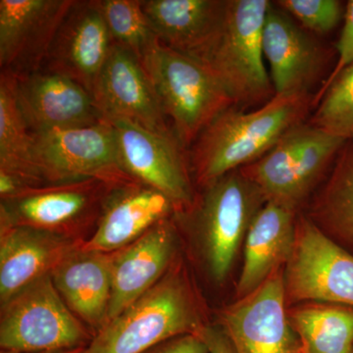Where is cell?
Listing matches in <instances>:
<instances>
[{"mask_svg": "<svg viewBox=\"0 0 353 353\" xmlns=\"http://www.w3.org/2000/svg\"><path fill=\"white\" fill-rule=\"evenodd\" d=\"M314 99L310 92L275 95L253 111L232 106L221 113L188 150L197 187L264 157L290 130L304 123Z\"/></svg>", "mask_w": 353, "mask_h": 353, "instance_id": "obj_1", "label": "cell"}, {"mask_svg": "<svg viewBox=\"0 0 353 353\" xmlns=\"http://www.w3.org/2000/svg\"><path fill=\"white\" fill-rule=\"evenodd\" d=\"M208 324L201 296L179 256L157 284L106 323L85 353H141L169 339L199 334Z\"/></svg>", "mask_w": 353, "mask_h": 353, "instance_id": "obj_2", "label": "cell"}, {"mask_svg": "<svg viewBox=\"0 0 353 353\" xmlns=\"http://www.w3.org/2000/svg\"><path fill=\"white\" fill-rule=\"evenodd\" d=\"M192 205L174 215L199 240L209 277L221 284L231 273L255 216L267 201L241 169L201 188Z\"/></svg>", "mask_w": 353, "mask_h": 353, "instance_id": "obj_3", "label": "cell"}, {"mask_svg": "<svg viewBox=\"0 0 353 353\" xmlns=\"http://www.w3.org/2000/svg\"><path fill=\"white\" fill-rule=\"evenodd\" d=\"M270 6L268 0H227L217 32L194 58L219 81L236 108L264 105L275 97L262 46Z\"/></svg>", "mask_w": 353, "mask_h": 353, "instance_id": "obj_4", "label": "cell"}, {"mask_svg": "<svg viewBox=\"0 0 353 353\" xmlns=\"http://www.w3.org/2000/svg\"><path fill=\"white\" fill-rule=\"evenodd\" d=\"M141 63L187 152L217 116L234 106L226 90L201 62L159 41Z\"/></svg>", "mask_w": 353, "mask_h": 353, "instance_id": "obj_5", "label": "cell"}, {"mask_svg": "<svg viewBox=\"0 0 353 353\" xmlns=\"http://www.w3.org/2000/svg\"><path fill=\"white\" fill-rule=\"evenodd\" d=\"M347 141L303 123L264 157L241 170L261 190L267 201L297 212Z\"/></svg>", "mask_w": 353, "mask_h": 353, "instance_id": "obj_6", "label": "cell"}, {"mask_svg": "<svg viewBox=\"0 0 353 353\" xmlns=\"http://www.w3.org/2000/svg\"><path fill=\"white\" fill-rule=\"evenodd\" d=\"M94 334L43 276L1 304V352L37 353L88 347Z\"/></svg>", "mask_w": 353, "mask_h": 353, "instance_id": "obj_7", "label": "cell"}, {"mask_svg": "<svg viewBox=\"0 0 353 353\" xmlns=\"http://www.w3.org/2000/svg\"><path fill=\"white\" fill-rule=\"evenodd\" d=\"M116 187L88 179L27 188L0 201V229L31 227L85 241L83 234L94 231L104 202Z\"/></svg>", "mask_w": 353, "mask_h": 353, "instance_id": "obj_8", "label": "cell"}, {"mask_svg": "<svg viewBox=\"0 0 353 353\" xmlns=\"http://www.w3.org/2000/svg\"><path fill=\"white\" fill-rule=\"evenodd\" d=\"M31 134L34 166L43 185L88 179L115 185L136 182L121 167L115 131L106 119Z\"/></svg>", "mask_w": 353, "mask_h": 353, "instance_id": "obj_9", "label": "cell"}, {"mask_svg": "<svg viewBox=\"0 0 353 353\" xmlns=\"http://www.w3.org/2000/svg\"><path fill=\"white\" fill-rule=\"evenodd\" d=\"M288 307L304 303L353 307V255L297 214L296 240L284 269Z\"/></svg>", "mask_w": 353, "mask_h": 353, "instance_id": "obj_10", "label": "cell"}, {"mask_svg": "<svg viewBox=\"0 0 353 353\" xmlns=\"http://www.w3.org/2000/svg\"><path fill=\"white\" fill-rule=\"evenodd\" d=\"M106 120L115 131L125 173L171 199L176 212L190 208L197 192L188 152L176 137L150 131L131 121Z\"/></svg>", "mask_w": 353, "mask_h": 353, "instance_id": "obj_11", "label": "cell"}, {"mask_svg": "<svg viewBox=\"0 0 353 353\" xmlns=\"http://www.w3.org/2000/svg\"><path fill=\"white\" fill-rule=\"evenodd\" d=\"M284 269L223 311L220 324L238 353H304L288 316Z\"/></svg>", "mask_w": 353, "mask_h": 353, "instance_id": "obj_12", "label": "cell"}, {"mask_svg": "<svg viewBox=\"0 0 353 353\" xmlns=\"http://www.w3.org/2000/svg\"><path fill=\"white\" fill-rule=\"evenodd\" d=\"M74 0H0V70L14 78L43 68Z\"/></svg>", "mask_w": 353, "mask_h": 353, "instance_id": "obj_13", "label": "cell"}, {"mask_svg": "<svg viewBox=\"0 0 353 353\" xmlns=\"http://www.w3.org/2000/svg\"><path fill=\"white\" fill-rule=\"evenodd\" d=\"M95 103L105 119H125L150 131L176 136L138 58L113 43L95 85Z\"/></svg>", "mask_w": 353, "mask_h": 353, "instance_id": "obj_14", "label": "cell"}, {"mask_svg": "<svg viewBox=\"0 0 353 353\" xmlns=\"http://www.w3.org/2000/svg\"><path fill=\"white\" fill-rule=\"evenodd\" d=\"M112 46L99 0H74L43 69L68 77L92 95Z\"/></svg>", "mask_w": 353, "mask_h": 353, "instance_id": "obj_15", "label": "cell"}, {"mask_svg": "<svg viewBox=\"0 0 353 353\" xmlns=\"http://www.w3.org/2000/svg\"><path fill=\"white\" fill-rule=\"evenodd\" d=\"M15 94L31 132L90 126L105 119L85 88L46 69L15 78Z\"/></svg>", "mask_w": 353, "mask_h": 353, "instance_id": "obj_16", "label": "cell"}, {"mask_svg": "<svg viewBox=\"0 0 353 353\" xmlns=\"http://www.w3.org/2000/svg\"><path fill=\"white\" fill-rule=\"evenodd\" d=\"M180 230L172 217L158 223L131 245L112 253L108 321L161 280L180 256Z\"/></svg>", "mask_w": 353, "mask_h": 353, "instance_id": "obj_17", "label": "cell"}, {"mask_svg": "<svg viewBox=\"0 0 353 353\" xmlns=\"http://www.w3.org/2000/svg\"><path fill=\"white\" fill-rule=\"evenodd\" d=\"M262 46L275 95L310 92L324 66V51L296 20L272 3Z\"/></svg>", "mask_w": 353, "mask_h": 353, "instance_id": "obj_18", "label": "cell"}, {"mask_svg": "<svg viewBox=\"0 0 353 353\" xmlns=\"http://www.w3.org/2000/svg\"><path fill=\"white\" fill-rule=\"evenodd\" d=\"M176 212L171 199L152 188L138 182L118 185L104 202L94 231L83 241L82 248L88 252H119Z\"/></svg>", "mask_w": 353, "mask_h": 353, "instance_id": "obj_19", "label": "cell"}, {"mask_svg": "<svg viewBox=\"0 0 353 353\" xmlns=\"http://www.w3.org/2000/svg\"><path fill=\"white\" fill-rule=\"evenodd\" d=\"M83 241L31 227L0 229V303L50 275Z\"/></svg>", "mask_w": 353, "mask_h": 353, "instance_id": "obj_20", "label": "cell"}, {"mask_svg": "<svg viewBox=\"0 0 353 353\" xmlns=\"http://www.w3.org/2000/svg\"><path fill=\"white\" fill-rule=\"evenodd\" d=\"M57 292L95 334L108 322L112 292V253L88 252L82 246L50 273Z\"/></svg>", "mask_w": 353, "mask_h": 353, "instance_id": "obj_21", "label": "cell"}, {"mask_svg": "<svg viewBox=\"0 0 353 353\" xmlns=\"http://www.w3.org/2000/svg\"><path fill=\"white\" fill-rule=\"evenodd\" d=\"M297 214L267 201L255 216L243 246V269L236 285L239 299L252 294L287 264L296 240Z\"/></svg>", "mask_w": 353, "mask_h": 353, "instance_id": "obj_22", "label": "cell"}, {"mask_svg": "<svg viewBox=\"0 0 353 353\" xmlns=\"http://www.w3.org/2000/svg\"><path fill=\"white\" fill-rule=\"evenodd\" d=\"M226 4L227 0H141L158 41L192 58L214 37Z\"/></svg>", "mask_w": 353, "mask_h": 353, "instance_id": "obj_23", "label": "cell"}, {"mask_svg": "<svg viewBox=\"0 0 353 353\" xmlns=\"http://www.w3.org/2000/svg\"><path fill=\"white\" fill-rule=\"evenodd\" d=\"M304 215L353 255V141H347L339 152L328 178Z\"/></svg>", "mask_w": 353, "mask_h": 353, "instance_id": "obj_24", "label": "cell"}, {"mask_svg": "<svg viewBox=\"0 0 353 353\" xmlns=\"http://www.w3.org/2000/svg\"><path fill=\"white\" fill-rule=\"evenodd\" d=\"M304 353H353V307L304 303L288 307Z\"/></svg>", "mask_w": 353, "mask_h": 353, "instance_id": "obj_25", "label": "cell"}, {"mask_svg": "<svg viewBox=\"0 0 353 353\" xmlns=\"http://www.w3.org/2000/svg\"><path fill=\"white\" fill-rule=\"evenodd\" d=\"M0 171L27 187L43 185L34 166L32 134L18 108L15 78L4 73H0Z\"/></svg>", "mask_w": 353, "mask_h": 353, "instance_id": "obj_26", "label": "cell"}, {"mask_svg": "<svg viewBox=\"0 0 353 353\" xmlns=\"http://www.w3.org/2000/svg\"><path fill=\"white\" fill-rule=\"evenodd\" d=\"M113 43L143 61L158 39L143 12L141 0H99Z\"/></svg>", "mask_w": 353, "mask_h": 353, "instance_id": "obj_27", "label": "cell"}, {"mask_svg": "<svg viewBox=\"0 0 353 353\" xmlns=\"http://www.w3.org/2000/svg\"><path fill=\"white\" fill-rule=\"evenodd\" d=\"M318 103L308 124L334 136L353 141V64L314 99Z\"/></svg>", "mask_w": 353, "mask_h": 353, "instance_id": "obj_28", "label": "cell"}, {"mask_svg": "<svg viewBox=\"0 0 353 353\" xmlns=\"http://www.w3.org/2000/svg\"><path fill=\"white\" fill-rule=\"evenodd\" d=\"M304 30L315 34H328L336 29L345 16L339 0H280L274 2Z\"/></svg>", "mask_w": 353, "mask_h": 353, "instance_id": "obj_29", "label": "cell"}, {"mask_svg": "<svg viewBox=\"0 0 353 353\" xmlns=\"http://www.w3.org/2000/svg\"><path fill=\"white\" fill-rule=\"evenodd\" d=\"M336 50H338V62L331 76L322 88V90H320L319 94L334 82V79L340 75L341 71L353 64V0L347 1L345 6L343 30L336 43Z\"/></svg>", "mask_w": 353, "mask_h": 353, "instance_id": "obj_30", "label": "cell"}, {"mask_svg": "<svg viewBox=\"0 0 353 353\" xmlns=\"http://www.w3.org/2000/svg\"><path fill=\"white\" fill-rule=\"evenodd\" d=\"M141 353H209V350L201 334H189L162 341Z\"/></svg>", "mask_w": 353, "mask_h": 353, "instance_id": "obj_31", "label": "cell"}, {"mask_svg": "<svg viewBox=\"0 0 353 353\" xmlns=\"http://www.w3.org/2000/svg\"><path fill=\"white\" fill-rule=\"evenodd\" d=\"M199 334L208 345L209 353H238L233 341L220 323H208Z\"/></svg>", "mask_w": 353, "mask_h": 353, "instance_id": "obj_32", "label": "cell"}, {"mask_svg": "<svg viewBox=\"0 0 353 353\" xmlns=\"http://www.w3.org/2000/svg\"><path fill=\"white\" fill-rule=\"evenodd\" d=\"M85 350H87V347L75 348V350H57V352H37V353H85ZM0 353H18V352H1Z\"/></svg>", "mask_w": 353, "mask_h": 353, "instance_id": "obj_33", "label": "cell"}]
</instances>
